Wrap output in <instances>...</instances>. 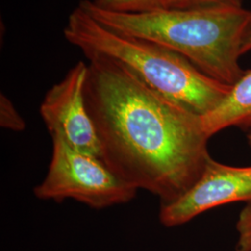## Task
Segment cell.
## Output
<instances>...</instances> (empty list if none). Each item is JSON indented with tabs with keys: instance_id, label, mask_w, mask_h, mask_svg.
<instances>
[{
	"instance_id": "1",
	"label": "cell",
	"mask_w": 251,
	"mask_h": 251,
	"mask_svg": "<svg viewBox=\"0 0 251 251\" xmlns=\"http://www.w3.org/2000/svg\"><path fill=\"white\" fill-rule=\"evenodd\" d=\"M88 60L84 95L102 160L161 204L183 195L210 157L202 117L148 89L117 62Z\"/></svg>"
},
{
	"instance_id": "2",
	"label": "cell",
	"mask_w": 251,
	"mask_h": 251,
	"mask_svg": "<svg viewBox=\"0 0 251 251\" xmlns=\"http://www.w3.org/2000/svg\"><path fill=\"white\" fill-rule=\"evenodd\" d=\"M78 6L114 32L145 39L180 54L216 80L232 86L244 73L239 58L251 12L242 6L160 9L141 13L104 10L92 0H82Z\"/></svg>"
},
{
	"instance_id": "3",
	"label": "cell",
	"mask_w": 251,
	"mask_h": 251,
	"mask_svg": "<svg viewBox=\"0 0 251 251\" xmlns=\"http://www.w3.org/2000/svg\"><path fill=\"white\" fill-rule=\"evenodd\" d=\"M63 36L87 58L117 62L148 89L199 117L212 112L231 89L170 49L101 25L79 6L69 15Z\"/></svg>"
},
{
	"instance_id": "4",
	"label": "cell",
	"mask_w": 251,
	"mask_h": 251,
	"mask_svg": "<svg viewBox=\"0 0 251 251\" xmlns=\"http://www.w3.org/2000/svg\"><path fill=\"white\" fill-rule=\"evenodd\" d=\"M52 156L43 181L34 189L41 200L71 198L92 208L125 204L138 189L118 177L102 159L80 152L59 134L51 135Z\"/></svg>"
},
{
	"instance_id": "5",
	"label": "cell",
	"mask_w": 251,
	"mask_h": 251,
	"mask_svg": "<svg viewBox=\"0 0 251 251\" xmlns=\"http://www.w3.org/2000/svg\"><path fill=\"white\" fill-rule=\"evenodd\" d=\"M88 64L78 62L47 92L40 105L42 117L50 135L59 134L73 148L102 159L95 125L85 101Z\"/></svg>"
},
{
	"instance_id": "6",
	"label": "cell",
	"mask_w": 251,
	"mask_h": 251,
	"mask_svg": "<svg viewBox=\"0 0 251 251\" xmlns=\"http://www.w3.org/2000/svg\"><path fill=\"white\" fill-rule=\"evenodd\" d=\"M251 202V166L233 167L211 156L198 180L180 197L161 204L159 220L166 227L184 225L209 209Z\"/></svg>"
},
{
	"instance_id": "7",
	"label": "cell",
	"mask_w": 251,
	"mask_h": 251,
	"mask_svg": "<svg viewBox=\"0 0 251 251\" xmlns=\"http://www.w3.org/2000/svg\"><path fill=\"white\" fill-rule=\"evenodd\" d=\"M202 123L209 138L232 126L251 128V70L244 71L223 101L202 117Z\"/></svg>"
},
{
	"instance_id": "8",
	"label": "cell",
	"mask_w": 251,
	"mask_h": 251,
	"mask_svg": "<svg viewBox=\"0 0 251 251\" xmlns=\"http://www.w3.org/2000/svg\"><path fill=\"white\" fill-rule=\"evenodd\" d=\"M98 8L115 12L141 13L165 9V0H92Z\"/></svg>"
},
{
	"instance_id": "9",
	"label": "cell",
	"mask_w": 251,
	"mask_h": 251,
	"mask_svg": "<svg viewBox=\"0 0 251 251\" xmlns=\"http://www.w3.org/2000/svg\"><path fill=\"white\" fill-rule=\"evenodd\" d=\"M0 126L12 131H23L25 129V121L19 114L12 101L3 93L0 95Z\"/></svg>"
},
{
	"instance_id": "10",
	"label": "cell",
	"mask_w": 251,
	"mask_h": 251,
	"mask_svg": "<svg viewBox=\"0 0 251 251\" xmlns=\"http://www.w3.org/2000/svg\"><path fill=\"white\" fill-rule=\"evenodd\" d=\"M236 231L238 237L235 251H251V202L240 212L236 223Z\"/></svg>"
},
{
	"instance_id": "11",
	"label": "cell",
	"mask_w": 251,
	"mask_h": 251,
	"mask_svg": "<svg viewBox=\"0 0 251 251\" xmlns=\"http://www.w3.org/2000/svg\"><path fill=\"white\" fill-rule=\"evenodd\" d=\"M242 0H165V9H186L217 5L242 6Z\"/></svg>"
},
{
	"instance_id": "12",
	"label": "cell",
	"mask_w": 251,
	"mask_h": 251,
	"mask_svg": "<svg viewBox=\"0 0 251 251\" xmlns=\"http://www.w3.org/2000/svg\"><path fill=\"white\" fill-rule=\"evenodd\" d=\"M251 50V18L249 22V25L244 33L241 45V52L243 54L247 53Z\"/></svg>"
},
{
	"instance_id": "13",
	"label": "cell",
	"mask_w": 251,
	"mask_h": 251,
	"mask_svg": "<svg viewBox=\"0 0 251 251\" xmlns=\"http://www.w3.org/2000/svg\"><path fill=\"white\" fill-rule=\"evenodd\" d=\"M248 141H249V144L251 146V132L248 135Z\"/></svg>"
}]
</instances>
